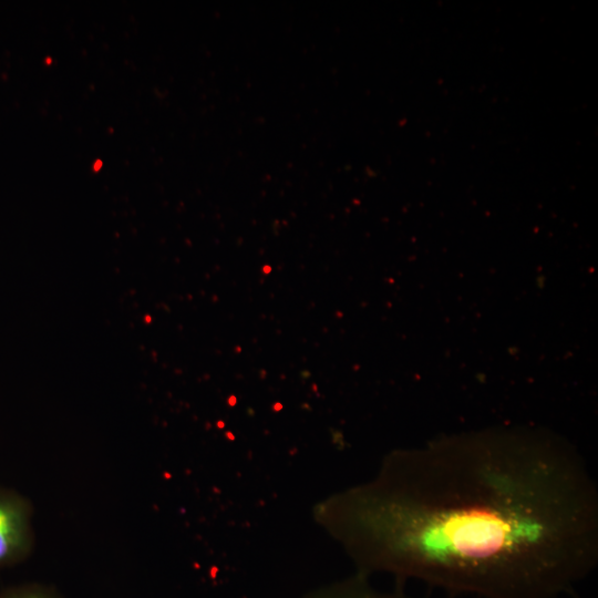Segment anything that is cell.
Listing matches in <instances>:
<instances>
[{"label": "cell", "instance_id": "obj_1", "mask_svg": "<svg viewBox=\"0 0 598 598\" xmlns=\"http://www.w3.org/2000/svg\"><path fill=\"white\" fill-rule=\"evenodd\" d=\"M360 574L450 595L558 598L598 565V488L568 442L532 431L454 435L390 453L328 504Z\"/></svg>", "mask_w": 598, "mask_h": 598}, {"label": "cell", "instance_id": "obj_2", "mask_svg": "<svg viewBox=\"0 0 598 598\" xmlns=\"http://www.w3.org/2000/svg\"><path fill=\"white\" fill-rule=\"evenodd\" d=\"M32 542L29 502L12 491L0 489V567L27 557Z\"/></svg>", "mask_w": 598, "mask_h": 598}, {"label": "cell", "instance_id": "obj_3", "mask_svg": "<svg viewBox=\"0 0 598 598\" xmlns=\"http://www.w3.org/2000/svg\"><path fill=\"white\" fill-rule=\"evenodd\" d=\"M313 598H413L399 591H381L374 588L368 576L360 574L334 587L321 592Z\"/></svg>", "mask_w": 598, "mask_h": 598}, {"label": "cell", "instance_id": "obj_4", "mask_svg": "<svg viewBox=\"0 0 598 598\" xmlns=\"http://www.w3.org/2000/svg\"><path fill=\"white\" fill-rule=\"evenodd\" d=\"M0 598H59V596L49 588L27 585L6 590L0 594Z\"/></svg>", "mask_w": 598, "mask_h": 598}, {"label": "cell", "instance_id": "obj_5", "mask_svg": "<svg viewBox=\"0 0 598 598\" xmlns=\"http://www.w3.org/2000/svg\"><path fill=\"white\" fill-rule=\"evenodd\" d=\"M145 321H146L147 323L151 322V317H150V316H146V317H145Z\"/></svg>", "mask_w": 598, "mask_h": 598}]
</instances>
